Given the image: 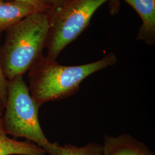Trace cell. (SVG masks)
<instances>
[{"mask_svg":"<svg viewBox=\"0 0 155 155\" xmlns=\"http://www.w3.org/2000/svg\"><path fill=\"white\" fill-rule=\"evenodd\" d=\"M117 61L116 56L110 52L98 61L67 66L42 55L29 70L30 94L39 107L50 101L65 99L75 94L87 77Z\"/></svg>","mask_w":155,"mask_h":155,"instance_id":"6da1fadb","label":"cell"},{"mask_svg":"<svg viewBox=\"0 0 155 155\" xmlns=\"http://www.w3.org/2000/svg\"><path fill=\"white\" fill-rule=\"evenodd\" d=\"M49 29L48 13L37 12L6 31L0 62L7 80L23 75L43 55Z\"/></svg>","mask_w":155,"mask_h":155,"instance_id":"7a4b0ae2","label":"cell"},{"mask_svg":"<svg viewBox=\"0 0 155 155\" xmlns=\"http://www.w3.org/2000/svg\"><path fill=\"white\" fill-rule=\"evenodd\" d=\"M22 76L8 80L7 100L2 117L6 132L32 141L49 155H58L61 146L51 143L45 137L39 122L40 107L32 97Z\"/></svg>","mask_w":155,"mask_h":155,"instance_id":"3957f363","label":"cell"},{"mask_svg":"<svg viewBox=\"0 0 155 155\" xmlns=\"http://www.w3.org/2000/svg\"><path fill=\"white\" fill-rule=\"evenodd\" d=\"M110 0H70L48 12L50 29L45 47L47 58L56 60L64 48L89 25L94 13Z\"/></svg>","mask_w":155,"mask_h":155,"instance_id":"277c9868","label":"cell"},{"mask_svg":"<svg viewBox=\"0 0 155 155\" xmlns=\"http://www.w3.org/2000/svg\"><path fill=\"white\" fill-rule=\"evenodd\" d=\"M138 13L142 20L136 38L147 45L155 42V0H124Z\"/></svg>","mask_w":155,"mask_h":155,"instance_id":"5b68a950","label":"cell"},{"mask_svg":"<svg viewBox=\"0 0 155 155\" xmlns=\"http://www.w3.org/2000/svg\"><path fill=\"white\" fill-rule=\"evenodd\" d=\"M102 148L103 155H153L145 144L127 134L106 135Z\"/></svg>","mask_w":155,"mask_h":155,"instance_id":"8992f818","label":"cell"},{"mask_svg":"<svg viewBox=\"0 0 155 155\" xmlns=\"http://www.w3.org/2000/svg\"><path fill=\"white\" fill-rule=\"evenodd\" d=\"M37 12L40 11L25 2L0 0V33Z\"/></svg>","mask_w":155,"mask_h":155,"instance_id":"52a82bcc","label":"cell"},{"mask_svg":"<svg viewBox=\"0 0 155 155\" xmlns=\"http://www.w3.org/2000/svg\"><path fill=\"white\" fill-rule=\"evenodd\" d=\"M8 135L0 116V155H46L45 150L32 141H20Z\"/></svg>","mask_w":155,"mask_h":155,"instance_id":"ba28073f","label":"cell"},{"mask_svg":"<svg viewBox=\"0 0 155 155\" xmlns=\"http://www.w3.org/2000/svg\"><path fill=\"white\" fill-rule=\"evenodd\" d=\"M58 155H103L102 145L90 143L79 147L72 144L61 146V150Z\"/></svg>","mask_w":155,"mask_h":155,"instance_id":"9c48e42d","label":"cell"},{"mask_svg":"<svg viewBox=\"0 0 155 155\" xmlns=\"http://www.w3.org/2000/svg\"><path fill=\"white\" fill-rule=\"evenodd\" d=\"M7 82L8 80L4 75L0 62V102L4 108L7 100Z\"/></svg>","mask_w":155,"mask_h":155,"instance_id":"30bf717a","label":"cell"},{"mask_svg":"<svg viewBox=\"0 0 155 155\" xmlns=\"http://www.w3.org/2000/svg\"><path fill=\"white\" fill-rule=\"evenodd\" d=\"M43 5L49 7L51 10L58 9L70 0H39Z\"/></svg>","mask_w":155,"mask_h":155,"instance_id":"8fae6325","label":"cell"},{"mask_svg":"<svg viewBox=\"0 0 155 155\" xmlns=\"http://www.w3.org/2000/svg\"><path fill=\"white\" fill-rule=\"evenodd\" d=\"M3 1H16L25 2L33 6L40 12H48L51 11V9L49 7L43 5L42 3H41L39 1V0H3Z\"/></svg>","mask_w":155,"mask_h":155,"instance_id":"7c38bea8","label":"cell"},{"mask_svg":"<svg viewBox=\"0 0 155 155\" xmlns=\"http://www.w3.org/2000/svg\"><path fill=\"white\" fill-rule=\"evenodd\" d=\"M4 111V107L2 105V104H1V102H0V116L2 117L3 115V112Z\"/></svg>","mask_w":155,"mask_h":155,"instance_id":"4fadbf2b","label":"cell"}]
</instances>
